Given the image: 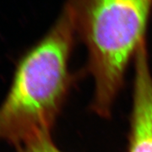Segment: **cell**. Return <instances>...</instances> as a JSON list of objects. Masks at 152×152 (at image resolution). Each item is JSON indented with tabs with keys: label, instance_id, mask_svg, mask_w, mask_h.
<instances>
[{
	"label": "cell",
	"instance_id": "277c9868",
	"mask_svg": "<svg viewBox=\"0 0 152 152\" xmlns=\"http://www.w3.org/2000/svg\"><path fill=\"white\" fill-rule=\"evenodd\" d=\"M16 152H64L54 143L52 135L42 136L15 147Z\"/></svg>",
	"mask_w": 152,
	"mask_h": 152
},
{
	"label": "cell",
	"instance_id": "3957f363",
	"mask_svg": "<svg viewBox=\"0 0 152 152\" xmlns=\"http://www.w3.org/2000/svg\"><path fill=\"white\" fill-rule=\"evenodd\" d=\"M133 102L126 152H152V74L147 43L134 59Z\"/></svg>",
	"mask_w": 152,
	"mask_h": 152
},
{
	"label": "cell",
	"instance_id": "7a4b0ae2",
	"mask_svg": "<svg viewBox=\"0 0 152 152\" xmlns=\"http://www.w3.org/2000/svg\"><path fill=\"white\" fill-rule=\"evenodd\" d=\"M87 50L85 71L94 82L91 109L108 118L128 68L146 44L152 0H64Z\"/></svg>",
	"mask_w": 152,
	"mask_h": 152
},
{
	"label": "cell",
	"instance_id": "6da1fadb",
	"mask_svg": "<svg viewBox=\"0 0 152 152\" xmlns=\"http://www.w3.org/2000/svg\"><path fill=\"white\" fill-rule=\"evenodd\" d=\"M78 40L74 17L64 1L48 32L16 63L0 103V141L15 147L52 135L74 78L69 60Z\"/></svg>",
	"mask_w": 152,
	"mask_h": 152
}]
</instances>
